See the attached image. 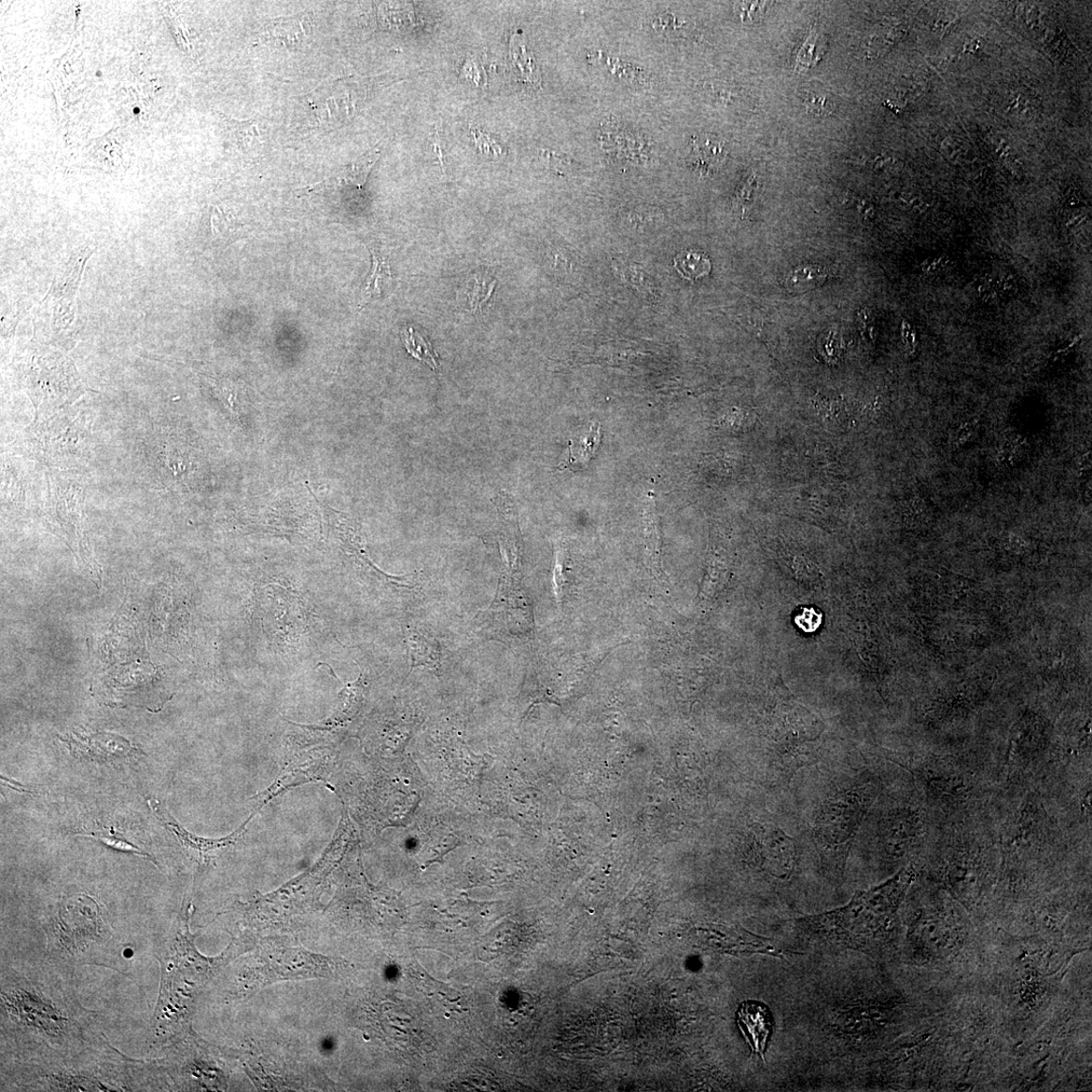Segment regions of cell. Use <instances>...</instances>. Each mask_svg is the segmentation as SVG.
Listing matches in <instances>:
<instances>
[{"label":"cell","mask_w":1092,"mask_h":1092,"mask_svg":"<svg viewBox=\"0 0 1092 1092\" xmlns=\"http://www.w3.org/2000/svg\"><path fill=\"white\" fill-rule=\"evenodd\" d=\"M31 442L46 464L71 467L89 459L90 422L80 413H57L30 428Z\"/></svg>","instance_id":"8"},{"label":"cell","mask_w":1092,"mask_h":1092,"mask_svg":"<svg viewBox=\"0 0 1092 1092\" xmlns=\"http://www.w3.org/2000/svg\"><path fill=\"white\" fill-rule=\"evenodd\" d=\"M868 796L850 791L825 806L818 821L817 834L826 856H838L840 867L868 807Z\"/></svg>","instance_id":"9"},{"label":"cell","mask_w":1092,"mask_h":1092,"mask_svg":"<svg viewBox=\"0 0 1092 1092\" xmlns=\"http://www.w3.org/2000/svg\"><path fill=\"white\" fill-rule=\"evenodd\" d=\"M601 440V426L599 423H591L587 431L583 432L578 437L570 442L569 459L566 461L565 467L572 465H583L589 463L594 456H595Z\"/></svg>","instance_id":"19"},{"label":"cell","mask_w":1092,"mask_h":1092,"mask_svg":"<svg viewBox=\"0 0 1092 1092\" xmlns=\"http://www.w3.org/2000/svg\"><path fill=\"white\" fill-rule=\"evenodd\" d=\"M80 836L98 839L110 849L144 856V858L149 859L155 865H158L151 854L142 849L140 846L135 845L134 842L129 840L123 835L115 831V829L112 827L102 826L98 829H95L94 832L83 833L80 834Z\"/></svg>","instance_id":"23"},{"label":"cell","mask_w":1092,"mask_h":1092,"mask_svg":"<svg viewBox=\"0 0 1092 1092\" xmlns=\"http://www.w3.org/2000/svg\"><path fill=\"white\" fill-rule=\"evenodd\" d=\"M60 741L75 758L112 767L131 763L145 755L129 740L110 732L72 731L60 737Z\"/></svg>","instance_id":"10"},{"label":"cell","mask_w":1092,"mask_h":1092,"mask_svg":"<svg viewBox=\"0 0 1092 1092\" xmlns=\"http://www.w3.org/2000/svg\"><path fill=\"white\" fill-rule=\"evenodd\" d=\"M19 377L34 404L35 422L48 419L87 392L72 358L39 342L20 358Z\"/></svg>","instance_id":"5"},{"label":"cell","mask_w":1092,"mask_h":1092,"mask_svg":"<svg viewBox=\"0 0 1092 1092\" xmlns=\"http://www.w3.org/2000/svg\"><path fill=\"white\" fill-rule=\"evenodd\" d=\"M224 122L230 140L243 155L256 158L264 154L269 142V126L264 119L237 121L226 117Z\"/></svg>","instance_id":"13"},{"label":"cell","mask_w":1092,"mask_h":1092,"mask_svg":"<svg viewBox=\"0 0 1092 1092\" xmlns=\"http://www.w3.org/2000/svg\"><path fill=\"white\" fill-rule=\"evenodd\" d=\"M978 46H979L978 41L974 40L971 41V43L966 44L965 48L969 52H974V51H976Z\"/></svg>","instance_id":"32"},{"label":"cell","mask_w":1092,"mask_h":1092,"mask_svg":"<svg viewBox=\"0 0 1092 1092\" xmlns=\"http://www.w3.org/2000/svg\"><path fill=\"white\" fill-rule=\"evenodd\" d=\"M69 980L54 965L3 967L2 1043L10 1061L73 1057L104 1041Z\"/></svg>","instance_id":"1"},{"label":"cell","mask_w":1092,"mask_h":1092,"mask_svg":"<svg viewBox=\"0 0 1092 1092\" xmlns=\"http://www.w3.org/2000/svg\"><path fill=\"white\" fill-rule=\"evenodd\" d=\"M45 931L53 965L69 977L81 965L115 969L121 958L102 907L89 895L67 898Z\"/></svg>","instance_id":"4"},{"label":"cell","mask_w":1092,"mask_h":1092,"mask_svg":"<svg viewBox=\"0 0 1092 1092\" xmlns=\"http://www.w3.org/2000/svg\"><path fill=\"white\" fill-rule=\"evenodd\" d=\"M405 638L410 657L409 673L416 668L439 671L442 649L436 640L426 637L425 634L413 627L405 629Z\"/></svg>","instance_id":"16"},{"label":"cell","mask_w":1092,"mask_h":1092,"mask_svg":"<svg viewBox=\"0 0 1092 1092\" xmlns=\"http://www.w3.org/2000/svg\"><path fill=\"white\" fill-rule=\"evenodd\" d=\"M695 148L702 162L713 165L722 162L725 156V148L720 141L704 139L696 142Z\"/></svg>","instance_id":"26"},{"label":"cell","mask_w":1092,"mask_h":1092,"mask_svg":"<svg viewBox=\"0 0 1092 1092\" xmlns=\"http://www.w3.org/2000/svg\"><path fill=\"white\" fill-rule=\"evenodd\" d=\"M509 58L511 69L518 82L531 89H541L543 78L529 40L520 33L510 39Z\"/></svg>","instance_id":"14"},{"label":"cell","mask_w":1092,"mask_h":1092,"mask_svg":"<svg viewBox=\"0 0 1092 1092\" xmlns=\"http://www.w3.org/2000/svg\"><path fill=\"white\" fill-rule=\"evenodd\" d=\"M765 3H739L736 9L743 23H754L763 15Z\"/></svg>","instance_id":"29"},{"label":"cell","mask_w":1092,"mask_h":1092,"mask_svg":"<svg viewBox=\"0 0 1092 1092\" xmlns=\"http://www.w3.org/2000/svg\"><path fill=\"white\" fill-rule=\"evenodd\" d=\"M400 338L410 355L418 359L433 370L439 368L438 356L428 338L413 327H406L400 331Z\"/></svg>","instance_id":"21"},{"label":"cell","mask_w":1092,"mask_h":1092,"mask_svg":"<svg viewBox=\"0 0 1092 1092\" xmlns=\"http://www.w3.org/2000/svg\"><path fill=\"white\" fill-rule=\"evenodd\" d=\"M795 625L807 633L817 631L823 624V614L813 607L801 608L796 614Z\"/></svg>","instance_id":"27"},{"label":"cell","mask_w":1092,"mask_h":1092,"mask_svg":"<svg viewBox=\"0 0 1092 1092\" xmlns=\"http://www.w3.org/2000/svg\"><path fill=\"white\" fill-rule=\"evenodd\" d=\"M351 78L328 81L300 100L294 127L302 132L331 131L350 122L365 100L366 88Z\"/></svg>","instance_id":"7"},{"label":"cell","mask_w":1092,"mask_h":1092,"mask_svg":"<svg viewBox=\"0 0 1092 1092\" xmlns=\"http://www.w3.org/2000/svg\"><path fill=\"white\" fill-rule=\"evenodd\" d=\"M312 21L305 15L283 18L269 23L262 38L279 41L287 47H301L312 35Z\"/></svg>","instance_id":"15"},{"label":"cell","mask_w":1092,"mask_h":1092,"mask_svg":"<svg viewBox=\"0 0 1092 1092\" xmlns=\"http://www.w3.org/2000/svg\"><path fill=\"white\" fill-rule=\"evenodd\" d=\"M383 145H378L367 152L353 163L345 166L334 176L324 179L323 182L307 187L309 191H328L353 189L363 191L367 179L382 154Z\"/></svg>","instance_id":"12"},{"label":"cell","mask_w":1092,"mask_h":1092,"mask_svg":"<svg viewBox=\"0 0 1092 1092\" xmlns=\"http://www.w3.org/2000/svg\"><path fill=\"white\" fill-rule=\"evenodd\" d=\"M824 44L823 37L817 32L811 31L805 44L798 52L796 65L794 66L795 71L804 73L817 64L822 57L821 54H823L825 51L823 48Z\"/></svg>","instance_id":"25"},{"label":"cell","mask_w":1092,"mask_h":1092,"mask_svg":"<svg viewBox=\"0 0 1092 1092\" xmlns=\"http://www.w3.org/2000/svg\"><path fill=\"white\" fill-rule=\"evenodd\" d=\"M805 101L808 112L812 115L826 116L832 112L833 107L831 101H829L828 98H826L824 95L810 92L807 93Z\"/></svg>","instance_id":"28"},{"label":"cell","mask_w":1092,"mask_h":1092,"mask_svg":"<svg viewBox=\"0 0 1092 1092\" xmlns=\"http://www.w3.org/2000/svg\"><path fill=\"white\" fill-rule=\"evenodd\" d=\"M764 836L766 837L761 839L762 858L774 871H779V874L780 872L787 873L791 869L794 850L790 841V839L781 834L780 831L773 834L770 832Z\"/></svg>","instance_id":"18"},{"label":"cell","mask_w":1092,"mask_h":1092,"mask_svg":"<svg viewBox=\"0 0 1092 1092\" xmlns=\"http://www.w3.org/2000/svg\"><path fill=\"white\" fill-rule=\"evenodd\" d=\"M914 879V870L904 869L882 886L856 893L848 905L798 922L808 933L837 944L866 952L882 950L895 937L897 910Z\"/></svg>","instance_id":"3"},{"label":"cell","mask_w":1092,"mask_h":1092,"mask_svg":"<svg viewBox=\"0 0 1092 1092\" xmlns=\"http://www.w3.org/2000/svg\"><path fill=\"white\" fill-rule=\"evenodd\" d=\"M1028 23L1031 26H1035L1040 24V13L1038 9H1035V8H1032L1028 11Z\"/></svg>","instance_id":"31"},{"label":"cell","mask_w":1092,"mask_h":1092,"mask_svg":"<svg viewBox=\"0 0 1092 1092\" xmlns=\"http://www.w3.org/2000/svg\"><path fill=\"white\" fill-rule=\"evenodd\" d=\"M737 1024L752 1052L765 1061L768 1042L774 1028L768 1005L753 1000L744 1001L737 1012Z\"/></svg>","instance_id":"11"},{"label":"cell","mask_w":1092,"mask_h":1092,"mask_svg":"<svg viewBox=\"0 0 1092 1092\" xmlns=\"http://www.w3.org/2000/svg\"><path fill=\"white\" fill-rule=\"evenodd\" d=\"M92 253L91 247L80 248L55 276L35 315L37 342L51 345L54 349L68 350L69 344L75 339L78 286Z\"/></svg>","instance_id":"6"},{"label":"cell","mask_w":1092,"mask_h":1092,"mask_svg":"<svg viewBox=\"0 0 1092 1092\" xmlns=\"http://www.w3.org/2000/svg\"><path fill=\"white\" fill-rule=\"evenodd\" d=\"M368 249L372 256V267L363 288L362 301L359 303L361 308L367 302L381 298L383 286L393 281L389 256L379 247L370 246Z\"/></svg>","instance_id":"17"},{"label":"cell","mask_w":1092,"mask_h":1092,"mask_svg":"<svg viewBox=\"0 0 1092 1092\" xmlns=\"http://www.w3.org/2000/svg\"><path fill=\"white\" fill-rule=\"evenodd\" d=\"M828 278L827 270L817 265L797 267L786 275L785 287L792 294H803L823 285Z\"/></svg>","instance_id":"20"},{"label":"cell","mask_w":1092,"mask_h":1092,"mask_svg":"<svg viewBox=\"0 0 1092 1092\" xmlns=\"http://www.w3.org/2000/svg\"><path fill=\"white\" fill-rule=\"evenodd\" d=\"M496 281L487 273H477L466 283L465 292L466 309L472 312L481 310L492 298Z\"/></svg>","instance_id":"22"},{"label":"cell","mask_w":1092,"mask_h":1092,"mask_svg":"<svg viewBox=\"0 0 1092 1092\" xmlns=\"http://www.w3.org/2000/svg\"><path fill=\"white\" fill-rule=\"evenodd\" d=\"M5 1080L24 1091H149L162 1090L163 1074L156 1061L126 1057L106 1039L76 1056L41 1061H10Z\"/></svg>","instance_id":"2"},{"label":"cell","mask_w":1092,"mask_h":1092,"mask_svg":"<svg viewBox=\"0 0 1092 1092\" xmlns=\"http://www.w3.org/2000/svg\"><path fill=\"white\" fill-rule=\"evenodd\" d=\"M755 184L756 182L754 181V177L751 176L748 181H746L745 184L740 189H738L735 204L737 209L742 210L744 212L746 204H748L751 200Z\"/></svg>","instance_id":"30"},{"label":"cell","mask_w":1092,"mask_h":1092,"mask_svg":"<svg viewBox=\"0 0 1092 1092\" xmlns=\"http://www.w3.org/2000/svg\"><path fill=\"white\" fill-rule=\"evenodd\" d=\"M674 264L676 270L690 281L703 278L711 271V262L709 257L697 252H684L676 255Z\"/></svg>","instance_id":"24"}]
</instances>
